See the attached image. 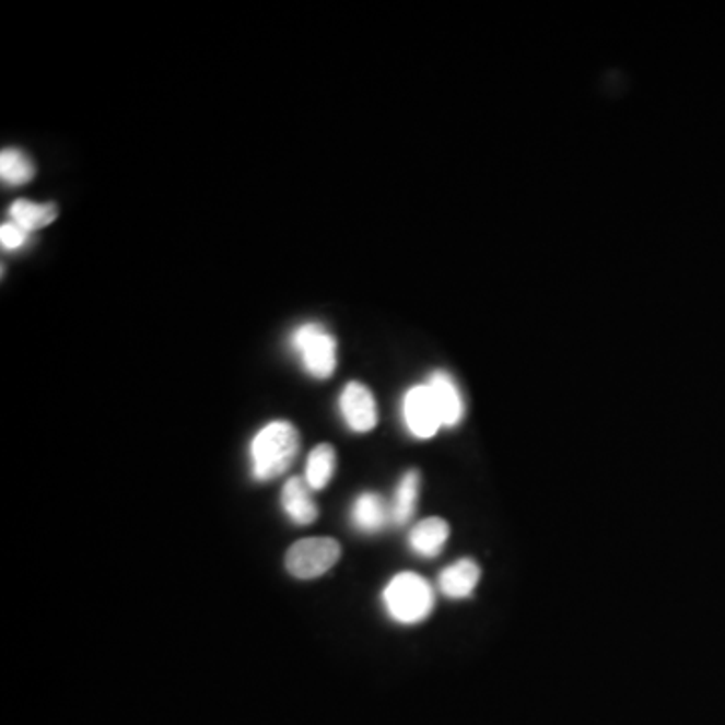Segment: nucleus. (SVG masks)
<instances>
[{
    "label": "nucleus",
    "instance_id": "6e6552de",
    "mask_svg": "<svg viewBox=\"0 0 725 725\" xmlns=\"http://www.w3.org/2000/svg\"><path fill=\"white\" fill-rule=\"evenodd\" d=\"M280 504L284 514L299 526L313 524L318 518L317 502L311 496V486L305 478H291L284 483Z\"/></svg>",
    "mask_w": 725,
    "mask_h": 725
},
{
    "label": "nucleus",
    "instance_id": "39448f33",
    "mask_svg": "<svg viewBox=\"0 0 725 725\" xmlns=\"http://www.w3.org/2000/svg\"><path fill=\"white\" fill-rule=\"evenodd\" d=\"M404 420H406L409 433L416 435L418 440H430L440 432V428H444L428 385H416L406 394Z\"/></svg>",
    "mask_w": 725,
    "mask_h": 725
},
{
    "label": "nucleus",
    "instance_id": "20e7f679",
    "mask_svg": "<svg viewBox=\"0 0 725 725\" xmlns=\"http://www.w3.org/2000/svg\"><path fill=\"white\" fill-rule=\"evenodd\" d=\"M293 347L301 355L303 367L317 379H327L337 367V341L320 325H305L294 332Z\"/></svg>",
    "mask_w": 725,
    "mask_h": 725
},
{
    "label": "nucleus",
    "instance_id": "f8f14e48",
    "mask_svg": "<svg viewBox=\"0 0 725 725\" xmlns=\"http://www.w3.org/2000/svg\"><path fill=\"white\" fill-rule=\"evenodd\" d=\"M420 471L416 470L408 471L397 483L391 502V522L397 526H406L413 518L420 500Z\"/></svg>",
    "mask_w": 725,
    "mask_h": 725
},
{
    "label": "nucleus",
    "instance_id": "f257e3e1",
    "mask_svg": "<svg viewBox=\"0 0 725 725\" xmlns=\"http://www.w3.org/2000/svg\"><path fill=\"white\" fill-rule=\"evenodd\" d=\"M301 449V435L289 421H272L256 433L250 446L253 476L267 482L282 476L293 466Z\"/></svg>",
    "mask_w": 725,
    "mask_h": 725
},
{
    "label": "nucleus",
    "instance_id": "ddd939ff",
    "mask_svg": "<svg viewBox=\"0 0 725 725\" xmlns=\"http://www.w3.org/2000/svg\"><path fill=\"white\" fill-rule=\"evenodd\" d=\"M335 466H337V456L332 446L320 444L315 447L306 459L305 480L311 486V490H323L331 482Z\"/></svg>",
    "mask_w": 725,
    "mask_h": 725
},
{
    "label": "nucleus",
    "instance_id": "7ed1b4c3",
    "mask_svg": "<svg viewBox=\"0 0 725 725\" xmlns=\"http://www.w3.org/2000/svg\"><path fill=\"white\" fill-rule=\"evenodd\" d=\"M339 557L341 547L335 538H305L289 548L284 564L294 578L311 581L331 571Z\"/></svg>",
    "mask_w": 725,
    "mask_h": 725
},
{
    "label": "nucleus",
    "instance_id": "f03ea898",
    "mask_svg": "<svg viewBox=\"0 0 725 725\" xmlns=\"http://www.w3.org/2000/svg\"><path fill=\"white\" fill-rule=\"evenodd\" d=\"M433 588L416 573L395 574L383 590V605L389 617L401 624L421 623L433 611Z\"/></svg>",
    "mask_w": 725,
    "mask_h": 725
},
{
    "label": "nucleus",
    "instance_id": "dca6fc26",
    "mask_svg": "<svg viewBox=\"0 0 725 725\" xmlns=\"http://www.w3.org/2000/svg\"><path fill=\"white\" fill-rule=\"evenodd\" d=\"M28 234L23 226H19L16 222H4L2 229H0V242H2V248L7 250H16L21 248L26 241H28Z\"/></svg>",
    "mask_w": 725,
    "mask_h": 725
},
{
    "label": "nucleus",
    "instance_id": "0eeeda50",
    "mask_svg": "<svg viewBox=\"0 0 725 725\" xmlns=\"http://www.w3.org/2000/svg\"><path fill=\"white\" fill-rule=\"evenodd\" d=\"M428 389L432 394L433 404L440 413V420L444 428L458 425L464 418V397L459 394V387L446 371H435L428 379Z\"/></svg>",
    "mask_w": 725,
    "mask_h": 725
},
{
    "label": "nucleus",
    "instance_id": "4468645a",
    "mask_svg": "<svg viewBox=\"0 0 725 725\" xmlns=\"http://www.w3.org/2000/svg\"><path fill=\"white\" fill-rule=\"evenodd\" d=\"M57 218V206L37 204L31 200H16L11 206V220L19 226H23L26 232H35L38 229L49 226Z\"/></svg>",
    "mask_w": 725,
    "mask_h": 725
},
{
    "label": "nucleus",
    "instance_id": "9b49d317",
    "mask_svg": "<svg viewBox=\"0 0 725 725\" xmlns=\"http://www.w3.org/2000/svg\"><path fill=\"white\" fill-rule=\"evenodd\" d=\"M449 538V524L442 518H425L409 533V548L423 559L437 557Z\"/></svg>",
    "mask_w": 725,
    "mask_h": 725
},
{
    "label": "nucleus",
    "instance_id": "1a4fd4ad",
    "mask_svg": "<svg viewBox=\"0 0 725 725\" xmlns=\"http://www.w3.org/2000/svg\"><path fill=\"white\" fill-rule=\"evenodd\" d=\"M351 521L356 530L365 535L382 533L383 528L391 522V506L375 492H365L356 498L351 508Z\"/></svg>",
    "mask_w": 725,
    "mask_h": 725
},
{
    "label": "nucleus",
    "instance_id": "9d476101",
    "mask_svg": "<svg viewBox=\"0 0 725 725\" xmlns=\"http://www.w3.org/2000/svg\"><path fill=\"white\" fill-rule=\"evenodd\" d=\"M480 576H482V571L473 560H458L440 574V590L447 598L471 597L476 586L480 583Z\"/></svg>",
    "mask_w": 725,
    "mask_h": 725
},
{
    "label": "nucleus",
    "instance_id": "2eb2a0df",
    "mask_svg": "<svg viewBox=\"0 0 725 725\" xmlns=\"http://www.w3.org/2000/svg\"><path fill=\"white\" fill-rule=\"evenodd\" d=\"M35 176L31 157L21 150H4L0 153V178L9 186H25Z\"/></svg>",
    "mask_w": 725,
    "mask_h": 725
},
{
    "label": "nucleus",
    "instance_id": "423d86ee",
    "mask_svg": "<svg viewBox=\"0 0 725 725\" xmlns=\"http://www.w3.org/2000/svg\"><path fill=\"white\" fill-rule=\"evenodd\" d=\"M339 408L343 420L353 432L367 433L377 425V404L375 397L363 383L351 382L343 389Z\"/></svg>",
    "mask_w": 725,
    "mask_h": 725
}]
</instances>
